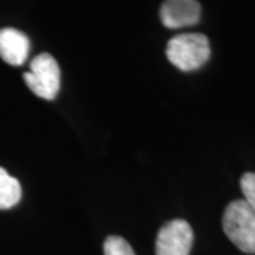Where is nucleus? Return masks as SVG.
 <instances>
[{
	"instance_id": "nucleus-8",
	"label": "nucleus",
	"mask_w": 255,
	"mask_h": 255,
	"mask_svg": "<svg viewBox=\"0 0 255 255\" xmlns=\"http://www.w3.org/2000/svg\"><path fill=\"white\" fill-rule=\"evenodd\" d=\"M104 255H135V253L127 240L110 236L104 243Z\"/></svg>"
},
{
	"instance_id": "nucleus-1",
	"label": "nucleus",
	"mask_w": 255,
	"mask_h": 255,
	"mask_svg": "<svg viewBox=\"0 0 255 255\" xmlns=\"http://www.w3.org/2000/svg\"><path fill=\"white\" fill-rule=\"evenodd\" d=\"M211 50L207 37L201 33H184L169 40L166 57L180 71H194L209 61Z\"/></svg>"
},
{
	"instance_id": "nucleus-2",
	"label": "nucleus",
	"mask_w": 255,
	"mask_h": 255,
	"mask_svg": "<svg viewBox=\"0 0 255 255\" xmlns=\"http://www.w3.org/2000/svg\"><path fill=\"white\" fill-rule=\"evenodd\" d=\"M223 228L230 241L241 251L255 254V210L248 203H230L223 216Z\"/></svg>"
},
{
	"instance_id": "nucleus-4",
	"label": "nucleus",
	"mask_w": 255,
	"mask_h": 255,
	"mask_svg": "<svg viewBox=\"0 0 255 255\" xmlns=\"http://www.w3.org/2000/svg\"><path fill=\"white\" fill-rule=\"evenodd\" d=\"M193 246V230L184 220H172L159 230L156 255H189Z\"/></svg>"
},
{
	"instance_id": "nucleus-7",
	"label": "nucleus",
	"mask_w": 255,
	"mask_h": 255,
	"mask_svg": "<svg viewBox=\"0 0 255 255\" xmlns=\"http://www.w3.org/2000/svg\"><path fill=\"white\" fill-rule=\"evenodd\" d=\"M21 199V186L16 177L0 167V210L14 207Z\"/></svg>"
},
{
	"instance_id": "nucleus-6",
	"label": "nucleus",
	"mask_w": 255,
	"mask_h": 255,
	"mask_svg": "<svg viewBox=\"0 0 255 255\" xmlns=\"http://www.w3.org/2000/svg\"><path fill=\"white\" fill-rule=\"evenodd\" d=\"M30 51V40L17 28L0 30V58L10 65H23Z\"/></svg>"
},
{
	"instance_id": "nucleus-3",
	"label": "nucleus",
	"mask_w": 255,
	"mask_h": 255,
	"mask_svg": "<svg viewBox=\"0 0 255 255\" xmlns=\"http://www.w3.org/2000/svg\"><path fill=\"white\" fill-rule=\"evenodd\" d=\"M30 91L38 98L53 101L61 87V71L55 58L48 53L38 54L30 63V70L23 74Z\"/></svg>"
},
{
	"instance_id": "nucleus-5",
	"label": "nucleus",
	"mask_w": 255,
	"mask_h": 255,
	"mask_svg": "<svg viewBox=\"0 0 255 255\" xmlns=\"http://www.w3.org/2000/svg\"><path fill=\"white\" fill-rule=\"evenodd\" d=\"M200 16L201 6L197 0H164L160 7V20L167 28L194 26Z\"/></svg>"
},
{
	"instance_id": "nucleus-9",
	"label": "nucleus",
	"mask_w": 255,
	"mask_h": 255,
	"mask_svg": "<svg viewBox=\"0 0 255 255\" xmlns=\"http://www.w3.org/2000/svg\"><path fill=\"white\" fill-rule=\"evenodd\" d=\"M241 191L244 194L243 200L255 210V173H246L241 177Z\"/></svg>"
}]
</instances>
